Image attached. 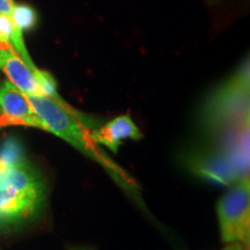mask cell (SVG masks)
I'll list each match as a JSON object with an SVG mask.
<instances>
[{
    "label": "cell",
    "instance_id": "cell-1",
    "mask_svg": "<svg viewBox=\"0 0 250 250\" xmlns=\"http://www.w3.org/2000/svg\"><path fill=\"white\" fill-rule=\"evenodd\" d=\"M46 199L43 176L31 165L14 137L0 146V229L29 223L37 217Z\"/></svg>",
    "mask_w": 250,
    "mask_h": 250
},
{
    "label": "cell",
    "instance_id": "cell-2",
    "mask_svg": "<svg viewBox=\"0 0 250 250\" xmlns=\"http://www.w3.org/2000/svg\"><path fill=\"white\" fill-rule=\"evenodd\" d=\"M27 99L33 110L45 125V131L61 137L73 147L85 153L88 158L100 162L118 182L124 184V174L118 169L117 166L99 152L92 139V134L83 125V121L79 120L78 112L70 111L68 105L59 104L46 96L27 95Z\"/></svg>",
    "mask_w": 250,
    "mask_h": 250
},
{
    "label": "cell",
    "instance_id": "cell-3",
    "mask_svg": "<svg viewBox=\"0 0 250 250\" xmlns=\"http://www.w3.org/2000/svg\"><path fill=\"white\" fill-rule=\"evenodd\" d=\"M249 121V65L242 67L226 86L215 93L205 109V123L211 126Z\"/></svg>",
    "mask_w": 250,
    "mask_h": 250
},
{
    "label": "cell",
    "instance_id": "cell-4",
    "mask_svg": "<svg viewBox=\"0 0 250 250\" xmlns=\"http://www.w3.org/2000/svg\"><path fill=\"white\" fill-rule=\"evenodd\" d=\"M221 239L225 242L249 245L250 240V183L249 176L234 183L218 203Z\"/></svg>",
    "mask_w": 250,
    "mask_h": 250
},
{
    "label": "cell",
    "instance_id": "cell-5",
    "mask_svg": "<svg viewBox=\"0 0 250 250\" xmlns=\"http://www.w3.org/2000/svg\"><path fill=\"white\" fill-rule=\"evenodd\" d=\"M24 125L45 130V125L31 108L27 95L9 81L0 85V127Z\"/></svg>",
    "mask_w": 250,
    "mask_h": 250
},
{
    "label": "cell",
    "instance_id": "cell-6",
    "mask_svg": "<svg viewBox=\"0 0 250 250\" xmlns=\"http://www.w3.org/2000/svg\"><path fill=\"white\" fill-rule=\"evenodd\" d=\"M0 68L5 72L9 83L23 94L31 96H43L34 72L13 48L0 50Z\"/></svg>",
    "mask_w": 250,
    "mask_h": 250
},
{
    "label": "cell",
    "instance_id": "cell-7",
    "mask_svg": "<svg viewBox=\"0 0 250 250\" xmlns=\"http://www.w3.org/2000/svg\"><path fill=\"white\" fill-rule=\"evenodd\" d=\"M90 134L94 143L105 146L115 153L125 139L139 140L143 138V133L134 124L130 115H122L114 118L100 129L94 130Z\"/></svg>",
    "mask_w": 250,
    "mask_h": 250
},
{
    "label": "cell",
    "instance_id": "cell-8",
    "mask_svg": "<svg viewBox=\"0 0 250 250\" xmlns=\"http://www.w3.org/2000/svg\"><path fill=\"white\" fill-rule=\"evenodd\" d=\"M14 26L23 33L24 30L33 29L37 23V13L31 6L23 4H14L9 13Z\"/></svg>",
    "mask_w": 250,
    "mask_h": 250
},
{
    "label": "cell",
    "instance_id": "cell-9",
    "mask_svg": "<svg viewBox=\"0 0 250 250\" xmlns=\"http://www.w3.org/2000/svg\"><path fill=\"white\" fill-rule=\"evenodd\" d=\"M34 76L36 78L37 83H39L41 92H42L43 96H46V98L54 100L59 104L62 105H67L61 99V96L58 95L57 93V83H56V80L54 79V77L46 71H41L37 68L36 71H34Z\"/></svg>",
    "mask_w": 250,
    "mask_h": 250
},
{
    "label": "cell",
    "instance_id": "cell-10",
    "mask_svg": "<svg viewBox=\"0 0 250 250\" xmlns=\"http://www.w3.org/2000/svg\"><path fill=\"white\" fill-rule=\"evenodd\" d=\"M15 29L17 27L14 26L11 17L7 14H0V42L6 45H11L9 41L13 36Z\"/></svg>",
    "mask_w": 250,
    "mask_h": 250
},
{
    "label": "cell",
    "instance_id": "cell-11",
    "mask_svg": "<svg viewBox=\"0 0 250 250\" xmlns=\"http://www.w3.org/2000/svg\"><path fill=\"white\" fill-rule=\"evenodd\" d=\"M13 5V0H0V14L9 15Z\"/></svg>",
    "mask_w": 250,
    "mask_h": 250
},
{
    "label": "cell",
    "instance_id": "cell-12",
    "mask_svg": "<svg viewBox=\"0 0 250 250\" xmlns=\"http://www.w3.org/2000/svg\"><path fill=\"white\" fill-rule=\"evenodd\" d=\"M247 245H243V243L240 242H234L230 246H228L227 248H225L224 250H248L246 248Z\"/></svg>",
    "mask_w": 250,
    "mask_h": 250
},
{
    "label": "cell",
    "instance_id": "cell-13",
    "mask_svg": "<svg viewBox=\"0 0 250 250\" xmlns=\"http://www.w3.org/2000/svg\"><path fill=\"white\" fill-rule=\"evenodd\" d=\"M11 48H13V46H12V45H6V44H4V43L0 42V50H6V49H11Z\"/></svg>",
    "mask_w": 250,
    "mask_h": 250
},
{
    "label": "cell",
    "instance_id": "cell-14",
    "mask_svg": "<svg viewBox=\"0 0 250 250\" xmlns=\"http://www.w3.org/2000/svg\"><path fill=\"white\" fill-rule=\"evenodd\" d=\"M71 250H93V249H89V248H72Z\"/></svg>",
    "mask_w": 250,
    "mask_h": 250
}]
</instances>
